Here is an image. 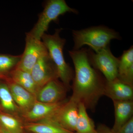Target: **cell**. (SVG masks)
<instances>
[{
  "mask_svg": "<svg viewBox=\"0 0 133 133\" xmlns=\"http://www.w3.org/2000/svg\"><path fill=\"white\" fill-rule=\"evenodd\" d=\"M8 76L14 83L21 86L36 96L38 90L31 73L16 68Z\"/></svg>",
  "mask_w": 133,
  "mask_h": 133,
  "instance_id": "14",
  "label": "cell"
},
{
  "mask_svg": "<svg viewBox=\"0 0 133 133\" xmlns=\"http://www.w3.org/2000/svg\"></svg>",
  "mask_w": 133,
  "mask_h": 133,
  "instance_id": "25",
  "label": "cell"
},
{
  "mask_svg": "<svg viewBox=\"0 0 133 133\" xmlns=\"http://www.w3.org/2000/svg\"><path fill=\"white\" fill-rule=\"evenodd\" d=\"M74 50H79L84 45L89 46L98 52L109 46L113 39L120 40L119 34L113 29L103 26H93L80 30H72Z\"/></svg>",
  "mask_w": 133,
  "mask_h": 133,
  "instance_id": "2",
  "label": "cell"
},
{
  "mask_svg": "<svg viewBox=\"0 0 133 133\" xmlns=\"http://www.w3.org/2000/svg\"><path fill=\"white\" fill-rule=\"evenodd\" d=\"M97 131V133H112L111 129L104 125H99Z\"/></svg>",
  "mask_w": 133,
  "mask_h": 133,
  "instance_id": "22",
  "label": "cell"
},
{
  "mask_svg": "<svg viewBox=\"0 0 133 133\" xmlns=\"http://www.w3.org/2000/svg\"><path fill=\"white\" fill-rule=\"evenodd\" d=\"M0 133H6L5 132H3V131H1V132H0Z\"/></svg>",
  "mask_w": 133,
  "mask_h": 133,
  "instance_id": "24",
  "label": "cell"
},
{
  "mask_svg": "<svg viewBox=\"0 0 133 133\" xmlns=\"http://www.w3.org/2000/svg\"><path fill=\"white\" fill-rule=\"evenodd\" d=\"M26 35L25 49L16 68L30 73L38 59L48 50L42 41L37 40L27 33Z\"/></svg>",
  "mask_w": 133,
  "mask_h": 133,
  "instance_id": "8",
  "label": "cell"
},
{
  "mask_svg": "<svg viewBox=\"0 0 133 133\" xmlns=\"http://www.w3.org/2000/svg\"><path fill=\"white\" fill-rule=\"evenodd\" d=\"M24 129L31 133H74L49 122H25Z\"/></svg>",
  "mask_w": 133,
  "mask_h": 133,
  "instance_id": "18",
  "label": "cell"
},
{
  "mask_svg": "<svg viewBox=\"0 0 133 133\" xmlns=\"http://www.w3.org/2000/svg\"><path fill=\"white\" fill-rule=\"evenodd\" d=\"M78 115V104L70 98L51 116L40 121L49 122L73 132L76 130Z\"/></svg>",
  "mask_w": 133,
  "mask_h": 133,
  "instance_id": "6",
  "label": "cell"
},
{
  "mask_svg": "<svg viewBox=\"0 0 133 133\" xmlns=\"http://www.w3.org/2000/svg\"><path fill=\"white\" fill-rule=\"evenodd\" d=\"M5 77H4V76H0V78H4ZM3 110L1 106V105H0V111H2Z\"/></svg>",
  "mask_w": 133,
  "mask_h": 133,
  "instance_id": "23",
  "label": "cell"
},
{
  "mask_svg": "<svg viewBox=\"0 0 133 133\" xmlns=\"http://www.w3.org/2000/svg\"><path fill=\"white\" fill-rule=\"evenodd\" d=\"M113 101L115 120L111 131L112 133H117L120 128L132 117L133 102V101Z\"/></svg>",
  "mask_w": 133,
  "mask_h": 133,
  "instance_id": "13",
  "label": "cell"
},
{
  "mask_svg": "<svg viewBox=\"0 0 133 133\" xmlns=\"http://www.w3.org/2000/svg\"><path fill=\"white\" fill-rule=\"evenodd\" d=\"M104 95L113 101H133V86L123 83L117 78L113 81H107Z\"/></svg>",
  "mask_w": 133,
  "mask_h": 133,
  "instance_id": "12",
  "label": "cell"
},
{
  "mask_svg": "<svg viewBox=\"0 0 133 133\" xmlns=\"http://www.w3.org/2000/svg\"><path fill=\"white\" fill-rule=\"evenodd\" d=\"M62 28L57 29L55 33L51 35L44 34L41 40L47 48L49 54L56 66L58 78L67 90L71 88L70 83L74 76L73 70L65 60L63 49L66 40L60 37L59 34Z\"/></svg>",
  "mask_w": 133,
  "mask_h": 133,
  "instance_id": "3",
  "label": "cell"
},
{
  "mask_svg": "<svg viewBox=\"0 0 133 133\" xmlns=\"http://www.w3.org/2000/svg\"><path fill=\"white\" fill-rule=\"evenodd\" d=\"M30 73L38 91L50 81L59 78L56 66L48 51L38 59Z\"/></svg>",
  "mask_w": 133,
  "mask_h": 133,
  "instance_id": "7",
  "label": "cell"
},
{
  "mask_svg": "<svg viewBox=\"0 0 133 133\" xmlns=\"http://www.w3.org/2000/svg\"><path fill=\"white\" fill-rule=\"evenodd\" d=\"M74 63L75 72L70 98L78 104H83L87 109L93 111L100 98L104 95L106 82L91 64L87 49L81 48L69 51Z\"/></svg>",
  "mask_w": 133,
  "mask_h": 133,
  "instance_id": "1",
  "label": "cell"
},
{
  "mask_svg": "<svg viewBox=\"0 0 133 133\" xmlns=\"http://www.w3.org/2000/svg\"><path fill=\"white\" fill-rule=\"evenodd\" d=\"M66 100L65 99L53 104L43 103L36 101L31 109L21 117L25 122L41 121L51 116Z\"/></svg>",
  "mask_w": 133,
  "mask_h": 133,
  "instance_id": "11",
  "label": "cell"
},
{
  "mask_svg": "<svg viewBox=\"0 0 133 133\" xmlns=\"http://www.w3.org/2000/svg\"><path fill=\"white\" fill-rule=\"evenodd\" d=\"M78 14L77 10L69 7L64 0H49L45 3L43 10L40 14L37 22L30 32L27 33L37 40L41 41L50 23L58 22V18L66 13Z\"/></svg>",
  "mask_w": 133,
  "mask_h": 133,
  "instance_id": "4",
  "label": "cell"
},
{
  "mask_svg": "<svg viewBox=\"0 0 133 133\" xmlns=\"http://www.w3.org/2000/svg\"><path fill=\"white\" fill-rule=\"evenodd\" d=\"M67 88L58 79L50 81L41 88L36 95L37 101L53 104L65 99Z\"/></svg>",
  "mask_w": 133,
  "mask_h": 133,
  "instance_id": "9",
  "label": "cell"
},
{
  "mask_svg": "<svg viewBox=\"0 0 133 133\" xmlns=\"http://www.w3.org/2000/svg\"><path fill=\"white\" fill-rule=\"evenodd\" d=\"M117 133H133V117L120 128Z\"/></svg>",
  "mask_w": 133,
  "mask_h": 133,
  "instance_id": "21",
  "label": "cell"
},
{
  "mask_svg": "<svg viewBox=\"0 0 133 133\" xmlns=\"http://www.w3.org/2000/svg\"><path fill=\"white\" fill-rule=\"evenodd\" d=\"M76 133H97L94 122L88 116L87 109L82 103L78 104V115Z\"/></svg>",
  "mask_w": 133,
  "mask_h": 133,
  "instance_id": "17",
  "label": "cell"
},
{
  "mask_svg": "<svg viewBox=\"0 0 133 133\" xmlns=\"http://www.w3.org/2000/svg\"><path fill=\"white\" fill-rule=\"evenodd\" d=\"M0 105L5 112L21 116V112L13 98L7 83L1 80H0Z\"/></svg>",
  "mask_w": 133,
  "mask_h": 133,
  "instance_id": "15",
  "label": "cell"
},
{
  "mask_svg": "<svg viewBox=\"0 0 133 133\" xmlns=\"http://www.w3.org/2000/svg\"><path fill=\"white\" fill-rule=\"evenodd\" d=\"M88 58L91 65L103 74L107 81L117 78L119 58L113 55L109 46L97 53L87 49Z\"/></svg>",
  "mask_w": 133,
  "mask_h": 133,
  "instance_id": "5",
  "label": "cell"
},
{
  "mask_svg": "<svg viewBox=\"0 0 133 133\" xmlns=\"http://www.w3.org/2000/svg\"><path fill=\"white\" fill-rule=\"evenodd\" d=\"M5 78L13 98L19 108L21 116L31 109L36 101V96L21 86L14 83L8 76L6 77Z\"/></svg>",
  "mask_w": 133,
  "mask_h": 133,
  "instance_id": "10",
  "label": "cell"
},
{
  "mask_svg": "<svg viewBox=\"0 0 133 133\" xmlns=\"http://www.w3.org/2000/svg\"><path fill=\"white\" fill-rule=\"evenodd\" d=\"M23 121L21 116L0 111L1 130L6 133H23Z\"/></svg>",
  "mask_w": 133,
  "mask_h": 133,
  "instance_id": "16",
  "label": "cell"
},
{
  "mask_svg": "<svg viewBox=\"0 0 133 133\" xmlns=\"http://www.w3.org/2000/svg\"><path fill=\"white\" fill-rule=\"evenodd\" d=\"M21 55L14 56L0 54V76H8L15 69L20 62Z\"/></svg>",
  "mask_w": 133,
  "mask_h": 133,
  "instance_id": "19",
  "label": "cell"
},
{
  "mask_svg": "<svg viewBox=\"0 0 133 133\" xmlns=\"http://www.w3.org/2000/svg\"><path fill=\"white\" fill-rule=\"evenodd\" d=\"M119 58L118 76H122L133 66V46L124 51L123 54Z\"/></svg>",
  "mask_w": 133,
  "mask_h": 133,
  "instance_id": "20",
  "label": "cell"
}]
</instances>
